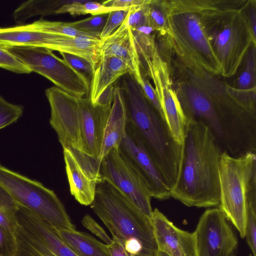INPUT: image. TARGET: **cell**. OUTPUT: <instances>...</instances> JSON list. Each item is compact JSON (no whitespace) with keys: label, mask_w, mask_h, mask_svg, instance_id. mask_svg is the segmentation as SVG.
<instances>
[{"label":"cell","mask_w":256,"mask_h":256,"mask_svg":"<svg viewBox=\"0 0 256 256\" xmlns=\"http://www.w3.org/2000/svg\"><path fill=\"white\" fill-rule=\"evenodd\" d=\"M222 152L206 126L188 121L170 198L188 207H218Z\"/></svg>","instance_id":"cell-1"},{"label":"cell","mask_w":256,"mask_h":256,"mask_svg":"<svg viewBox=\"0 0 256 256\" xmlns=\"http://www.w3.org/2000/svg\"><path fill=\"white\" fill-rule=\"evenodd\" d=\"M120 88L127 122L139 137L170 189L176 180L182 145L174 140L165 120L131 74L128 73L122 76Z\"/></svg>","instance_id":"cell-2"},{"label":"cell","mask_w":256,"mask_h":256,"mask_svg":"<svg viewBox=\"0 0 256 256\" xmlns=\"http://www.w3.org/2000/svg\"><path fill=\"white\" fill-rule=\"evenodd\" d=\"M229 2L192 1L224 78L236 74L251 44H256L246 16L248 0Z\"/></svg>","instance_id":"cell-3"},{"label":"cell","mask_w":256,"mask_h":256,"mask_svg":"<svg viewBox=\"0 0 256 256\" xmlns=\"http://www.w3.org/2000/svg\"><path fill=\"white\" fill-rule=\"evenodd\" d=\"M168 3V35L180 58L196 76L220 74L200 13L192 1L169 0Z\"/></svg>","instance_id":"cell-4"},{"label":"cell","mask_w":256,"mask_h":256,"mask_svg":"<svg viewBox=\"0 0 256 256\" xmlns=\"http://www.w3.org/2000/svg\"><path fill=\"white\" fill-rule=\"evenodd\" d=\"M90 205L112 237L123 244L130 238H136L151 256H156L158 248L150 218L112 184L105 180L98 184Z\"/></svg>","instance_id":"cell-5"},{"label":"cell","mask_w":256,"mask_h":256,"mask_svg":"<svg viewBox=\"0 0 256 256\" xmlns=\"http://www.w3.org/2000/svg\"><path fill=\"white\" fill-rule=\"evenodd\" d=\"M219 178L218 208L244 238L247 201L250 194L256 191V153L248 152L234 157L224 151Z\"/></svg>","instance_id":"cell-6"},{"label":"cell","mask_w":256,"mask_h":256,"mask_svg":"<svg viewBox=\"0 0 256 256\" xmlns=\"http://www.w3.org/2000/svg\"><path fill=\"white\" fill-rule=\"evenodd\" d=\"M0 186L18 205L57 230H76L56 194L40 182L12 171L0 163Z\"/></svg>","instance_id":"cell-7"},{"label":"cell","mask_w":256,"mask_h":256,"mask_svg":"<svg viewBox=\"0 0 256 256\" xmlns=\"http://www.w3.org/2000/svg\"><path fill=\"white\" fill-rule=\"evenodd\" d=\"M6 49L24 64L32 72L46 78L66 92L79 98L90 93V83L88 77L56 56L52 50L29 46Z\"/></svg>","instance_id":"cell-8"},{"label":"cell","mask_w":256,"mask_h":256,"mask_svg":"<svg viewBox=\"0 0 256 256\" xmlns=\"http://www.w3.org/2000/svg\"><path fill=\"white\" fill-rule=\"evenodd\" d=\"M143 70L146 76L152 80L164 120L172 136L182 145L188 120L176 92L172 88L167 62L158 52H154L145 59Z\"/></svg>","instance_id":"cell-9"},{"label":"cell","mask_w":256,"mask_h":256,"mask_svg":"<svg viewBox=\"0 0 256 256\" xmlns=\"http://www.w3.org/2000/svg\"><path fill=\"white\" fill-rule=\"evenodd\" d=\"M100 174L103 180L114 186L144 214L151 217L152 194L142 178L118 148H112L102 158Z\"/></svg>","instance_id":"cell-10"},{"label":"cell","mask_w":256,"mask_h":256,"mask_svg":"<svg viewBox=\"0 0 256 256\" xmlns=\"http://www.w3.org/2000/svg\"><path fill=\"white\" fill-rule=\"evenodd\" d=\"M196 256H236L238 240L229 221L218 208L206 210L194 232Z\"/></svg>","instance_id":"cell-11"},{"label":"cell","mask_w":256,"mask_h":256,"mask_svg":"<svg viewBox=\"0 0 256 256\" xmlns=\"http://www.w3.org/2000/svg\"><path fill=\"white\" fill-rule=\"evenodd\" d=\"M45 93L50 107V123L63 149L82 151L78 98L56 86L48 88Z\"/></svg>","instance_id":"cell-12"},{"label":"cell","mask_w":256,"mask_h":256,"mask_svg":"<svg viewBox=\"0 0 256 256\" xmlns=\"http://www.w3.org/2000/svg\"><path fill=\"white\" fill-rule=\"evenodd\" d=\"M118 148L142 178L152 198L159 200L170 198V188L139 137L128 122L125 135Z\"/></svg>","instance_id":"cell-13"},{"label":"cell","mask_w":256,"mask_h":256,"mask_svg":"<svg viewBox=\"0 0 256 256\" xmlns=\"http://www.w3.org/2000/svg\"><path fill=\"white\" fill-rule=\"evenodd\" d=\"M176 93L188 122L206 126L220 147L224 140L222 121L214 98L193 82L180 84Z\"/></svg>","instance_id":"cell-14"},{"label":"cell","mask_w":256,"mask_h":256,"mask_svg":"<svg viewBox=\"0 0 256 256\" xmlns=\"http://www.w3.org/2000/svg\"><path fill=\"white\" fill-rule=\"evenodd\" d=\"M150 220L158 251L168 256H196L194 232L178 228L157 208Z\"/></svg>","instance_id":"cell-15"},{"label":"cell","mask_w":256,"mask_h":256,"mask_svg":"<svg viewBox=\"0 0 256 256\" xmlns=\"http://www.w3.org/2000/svg\"><path fill=\"white\" fill-rule=\"evenodd\" d=\"M78 100L82 152L99 159L111 107L94 105L89 96Z\"/></svg>","instance_id":"cell-16"},{"label":"cell","mask_w":256,"mask_h":256,"mask_svg":"<svg viewBox=\"0 0 256 256\" xmlns=\"http://www.w3.org/2000/svg\"><path fill=\"white\" fill-rule=\"evenodd\" d=\"M242 62V68L234 86L226 85V92L236 104L256 114V44H251Z\"/></svg>","instance_id":"cell-17"},{"label":"cell","mask_w":256,"mask_h":256,"mask_svg":"<svg viewBox=\"0 0 256 256\" xmlns=\"http://www.w3.org/2000/svg\"><path fill=\"white\" fill-rule=\"evenodd\" d=\"M100 56H112L124 62L129 73L139 84L142 72L134 36L130 28L122 24L112 34L101 40Z\"/></svg>","instance_id":"cell-18"},{"label":"cell","mask_w":256,"mask_h":256,"mask_svg":"<svg viewBox=\"0 0 256 256\" xmlns=\"http://www.w3.org/2000/svg\"><path fill=\"white\" fill-rule=\"evenodd\" d=\"M63 150L70 193L80 204L90 205L94 198L96 186L102 180L84 169L68 150Z\"/></svg>","instance_id":"cell-19"},{"label":"cell","mask_w":256,"mask_h":256,"mask_svg":"<svg viewBox=\"0 0 256 256\" xmlns=\"http://www.w3.org/2000/svg\"><path fill=\"white\" fill-rule=\"evenodd\" d=\"M16 216L18 226L14 232L17 245L15 256H58L38 234L26 208L18 206Z\"/></svg>","instance_id":"cell-20"},{"label":"cell","mask_w":256,"mask_h":256,"mask_svg":"<svg viewBox=\"0 0 256 256\" xmlns=\"http://www.w3.org/2000/svg\"><path fill=\"white\" fill-rule=\"evenodd\" d=\"M127 123L126 108L122 90L115 86L114 96L104 132L101 160L111 150L118 148L126 134Z\"/></svg>","instance_id":"cell-21"},{"label":"cell","mask_w":256,"mask_h":256,"mask_svg":"<svg viewBox=\"0 0 256 256\" xmlns=\"http://www.w3.org/2000/svg\"><path fill=\"white\" fill-rule=\"evenodd\" d=\"M128 73V67L122 60L114 56H100L91 76L89 98L92 104L109 86Z\"/></svg>","instance_id":"cell-22"},{"label":"cell","mask_w":256,"mask_h":256,"mask_svg":"<svg viewBox=\"0 0 256 256\" xmlns=\"http://www.w3.org/2000/svg\"><path fill=\"white\" fill-rule=\"evenodd\" d=\"M58 232L62 240L78 256H110L108 244L87 233L68 229L58 230Z\"/></svg>","instance_id":"cell-23"},{"label":"cell","mask_w":256,"mask_h":256,"mask_svg":"<svg viewBox=\"0 0 256 256\" xmlns=\"http://www.w3.org/2000/svg\"><path fill=\"white\" fill-rule=\"evenodd\" d=\"M26 211L30 220L38 234L58 256H78L62 240L56 228L33 212L28 210Z\"/></svg>","instance_id":"cell-24"},{"label":"cell","mask_w":256,"mask_h":256,"mask_svg":"<svg viewBox=\"0 0 256 256\" xmlns=\"http://www.w3.org/2000/svg\"><path fill=\"white\" fill-rule=\"evenodd\" d=\"M62 4L56 0H28L14 11L12 18L18 24H24L27 20L34 16L55 14L56 10Z\"/></svg>","instance_id":"cell-25"},{"label":"cell","mask_w":256,"mask_h":256,"mask_svg":"<svg viewBox=\"0 0 256 256\" xmlns=\"http://www.w3.org/2000/svg\"><path fill=\"white\" fill-rule=\"evenodd\" d=\"M148 12L150 26L154 31L168 34L170 25L168 1L150 0L148 4Z\"/></svg>","instance_id":"cell-26"},{"label":"cell","mask_w":256,"mask_h":256,"mask_svg":"<svg viewBox=\"0 0 256 256\" xmlns=\"http://www.w3.org/2000/svg\"><path fill=\"white\" fill-rule=\"evenodd\" d=\"M119 9L106 7L96 2L72 1L61 6L56 10L55 14H69L73 16L87 14L96 16L108 14Z\"/></svg>","instance_id":"cell-27"},{"label":"cell","mask_w":256,"mask_h":256,"mask_svg":"<svg viewBox=\"0 0 256 256\" xmlns=\"http://www.w3.org/2000/svg\"><path fill=\"white\" fill-rule=\"evenodd\" d=\"M32 28L54 34L72 37H86L98 38L94 36L70 26L68 22L48 21L42 18L28 24ZM99 39V38H98Z\"/></svg>","instance_id":"cell-28"},{"label":"cell","mask_w":256,"mask_h":256,"mask_svg":"<svg viewBox=\"0 0 256 256\" xmlns=\"http://www.w3.org/2000/svg\"><path fill=\"white\" fill-rule=\"evenodd\" d=\"M108 16V14L92 16L85 19L68 22V24L78 30L92 34L100 39Z\"/></svg>","instance_id":"cell-29"},{"label":"cell","mask_w":256,"mask_h":256,"mask_svg":"<svg viewBox=\"0 0 256 256\" xmlns=\"http://www.w3.org/2000/svg\"><path fill=\"white\" fill-rule=\"evenodd\" d=\"M23 112L22 106L10 103L0 95V130L16 122Z\"/></svg>","instance_id":"cell-30"},{"label":"cell","mask_w":256,"mask_h":256,"mask_svg":"<svg viewBox=\"0 0 256 256\" xmlns=\"http://www.w3.org/2000/svg\"><path fill=\"white\" fill-rule=\"evenodd\" d=\"M150 0L142 5L132 6L130 12L123 22L126 28L132 30L144 26H150L148 18V4Z\"/></svg>","instance_id":"cell-31"},{"label":"cell","mask_w":256,"mask_h":256,"mask_svg":"<svg viewBox=\"0 0 256 256\" xmlns=\"http://www.w3.org/2000/svg\"><path fill=\"white\" fill-rule=\"evenodd\" d=\"M0 68L16 74H30V70L7 49L0 47Z\"/></svg>","instance_id":"cell-32"},{"label":"cell","mask_w":256,"mask_h":256,"mask_svg":"<svg viewBox=\"0 0 256 256\" xmlns=\"http://www.w3.org/2000/svg\"><path fill=\"white\" fill-rule=\"evenodd\" d=\"M130 8L114 10L108 14L106 22L100 36V40L110 36L123 24L130 12Z\"/></svg>","instance_id":"cell-33"},{"label":"cell","mask_w":256,"mask_h":256,"mask_svg":"<svg viewBox=\"0 0 256 256\" xmlns=\"http://www.w3.org/2000/svg\"><path fill=\"white\" fill-rule=\"evenodd\" d=\"M16 250L14 232L0 226V256H15Z\"/></svg>","instance_id":"cell-34"},{"label":"cell","mask_w":256,"mask_h":256,"mask_svg":"<svg viewBox=\"0 0 256 256\" xmlns=\"http://www.w3.org/2000/svg\"><path fill=\"white\" fill-rule=\"evenodd\" d=\"M63 59L67 62L72 68L78 72L87 76H92L94 70L92 64L81 56L68 54L66 52H60Z\"/></svg>","instance_id":"cell-35"},{"label":"cell","mask_w":256,"mask_h":256,"mask_svg":"<svg viewBox=\"0 0 256 256\" xmlns=\"http://www.w3.org/2000/svg\"><path fill=\"white\" fill-rule=\"evenodd\" d=\"M139 84L142 88L148 101L164 120L160 102L156 91L150 82L148 78L142 72L141 80Z\"/></svg>","instance_id":"cell-36"},{"label":"cell","mask_w":256,"mask_h":256,"mask_svg":"<svg viewBox=\"0 0 256 256\" xmlns=\"http://www.w3.org/2000/svg\"><path fill=\"white\" fill-rule=\"evenodd\" d=\"M84 227L102 240L106 244H110L112 240L106 231L90 215L86 214L82 220Z\"/></svg>","instance_id":"cell-37"},{"label":"cell","mask_w":256,"mask_h":256,"mask_svg":"<svg viewBox=\"0 0 256 256\" xmlns=\"http://www.w3.org/2000/svg\"><path fill=\"white\" fill-rule=\"evenodd\" d=\"M256 1L248 0L246 12L248 24L254 38L256 40Z\"/></svg>","instance_id":"cell-38"},{"label":"cell","mask_w":256,"mask_h":256,"mask_svg":"<svg viewBox=\"0 0 256 256\" xmlns=\"http://www.w3.org/2000/svg\"><path fill=\"white\" fill-rule=\"evenodd\" d=\"M16 213V212L0 210V226L14 232L18 226Z\"/></svg>","instance_id":"cell-39"},{"label":"cell","mask_w":256,"mask_h":256,"mask_svg":"<svg viewBox=\"0 0 256 256\" xmlns=\"http://www.w3.org/2000/svg\"><path fill=\"white\" fill-rule=\"evenodd\" d=\"M146 0H108L102 4L105 6L120 9L128 8L132 6L144 4Z\"/></svg>","instance_id":"cell-40"},{"label":"cell","mask_w":256,"mask_h":256,"mask_svg":"<svg viewBox=\"0 0 256 256\" xmlns=\"http://www.w3.org/2000/svg\"><path fill=\"white\" fill-rule=\"evenodd\" d=\"M115 86H109L100 96L94 105L104 107H111L114 96Z\"/></svg>","instance_id":"cell-41"},{"label":"cell","mask_w":256,"mask_h":256,"mask_svg":"<svg viewBox=\"0 0 256 256\" xmlns=\"http://www.w3.org/2000/svg\"><path fill=\"white\" fill-rule=\"evenodd\" d=\"M112 242L108 245L110 256H128L123 244L118 238L112 237Z\"/></svg>","instance_id":"cell-42"},{"label":"cell","mask_w":256,"mask_h":256,"mask_svg":"<svg viewBox=\"0 0 256 256\" xmlns=\"http://www.w3.org/2000/svg\"><path fill=\"white\" fill-rule=\"evenodd\" d=\"M156 256H168L167 254H164L162 252L158 251Z\"/></svg>","instance_id":"cell-43"},{"label":"cell","mask_w":256,"mask_h":256,"mask_svg":"<svg viewBox=\"0 0 256 256\" xmlns=\"http://www.w3.org/2000/svg\"><path fill=\"white\" fill-rule=\"evenodd\" d=\"M127 256H133L132 255V254H130L128 253V252H127Z\"/></svg>","instance_id":"cell-44"}]
</instances>
